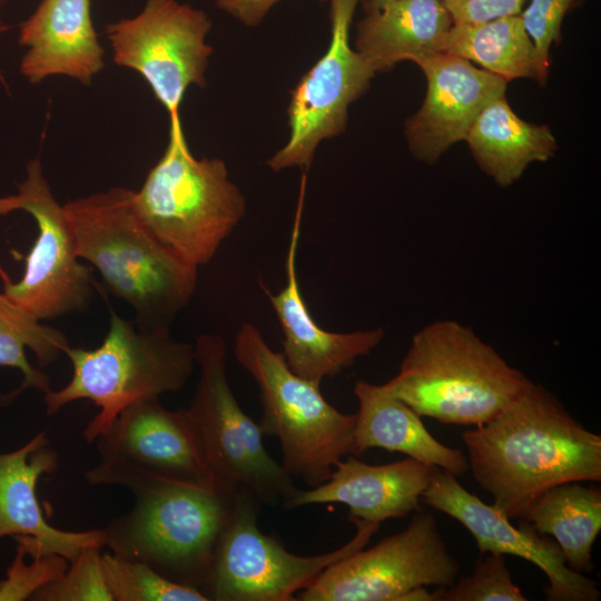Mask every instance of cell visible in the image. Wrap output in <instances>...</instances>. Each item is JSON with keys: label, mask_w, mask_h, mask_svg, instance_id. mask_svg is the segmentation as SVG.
<instances>
[{"label": "cell", "mask_w": 601, "mask_h": 601, "mask_svg": "<svg viewBox=\"0 0 601 601\" xmlns=\"http://www.w3.org/2000/svg\"><path fill=\"white\" fill-rule=\"evenodd\" d=\"M465 140L479 167L501 187L511 186L530 164L549 160L558 149L550 128L521 119L504 95L485 106Z\"/></svg>", "instance_id": "cell-23"}, {"label": "cell", "mask_w": 601, "mask_h": 601, "mask_svg": "<svg viewBox=\"0 0 601 601\" xmlns=\"http://www.w3.org/2000/svg\"><path fill=\"white\" fill-rule=\"evenodd\" d=\"M262 502L242 490L219 536L208 583V601H292L326 568L365 548L380 523L349 519L354 536L338 549L297 555L258 526Z\"/></svg>", "instance_id": "cell-9"}, {"label": "cell", "mask_w": 601, "mask_h": 601, "mask_svg": "<svg viewBox=\"0 0 601 601\" xmlns=\"http://www.w3.org/2000/svg\"><path fill=\"white\" fill-rule=\"evenodd\" d=\"M453 21L443 0H394L357 24L355 50L374 69L442 53Z\"/></svg>", "instance_id": "cell-22"}, {"label": "cell", "mask_w": 601, "mask_h": 601, "mask_svg": "<svg viewBox=\"0 0 601 601\" xmlns=\"http://www.w3.org/2000/svg\"><path fill=\"white\" fill-rule=\"evenodd\" d=\"M442 53L476 62L508 82L516 78L536 79L534 47L520 14L486 22L453 23Z\"/></svg>", "instance_id": "cell-25"}, {"label": "cell", "mask_w": 601, "mask_h": 601, "mask_svg": "<svg viewBox=\"0 0 601 601\" xmlns=\"http://www.w3.org/2000/svg\"><path fill=\"white\" fill-rule=\"evenodd\" d=\"M194 347L199 376L187 411L216 485L230 494L245 490L262 504L283 508L298 487L267 452L259 424L236 400L224 338L201 334Z\"/></svg>", "instance_id": "cell-8"}, {"label": "cell", "mask_w": 601, "mask_h": 601, "mask_svg": "<svg viewBox=\"0 0 601 601\" xmlns=\"http://www.w3.org/2000/svg\"><path fill=\"white\" fill-rule=\"evenodd\" d=\"M434 466L412 457L387 464H367L348 455L341 460L324 483L297 490L284 509L342 503L348 520L380 523L410 515L420 508Z\"/></svg>", "instance_id": "cell-19"}, {"label": "cell", "mask_w": 601, "mask_h": 601, "mask_svg": "<svg viewBox=\"0 0 601 601\" xmlns=\"http://www.w3.org/2000/svg\"><path fill=\"white\" fill-rule=\"evenodd\" d=\"M3 1H4V0H0V7L2 6ZM7 29H8V27L4 26V24L2 23V21L0 20V35H1L2 32H4ZM0 81H1L2 83L6 85L4 78H3V76L1 75V72H0Z\"/></svg>", "instance_id": "cell-35"}, {"label": "cell", "mask_w": 601, "mask_h": 601, "mask_svg": "<svg viewBox=\"0 0 601 601\" xmlns=\"http://www.w3.org/2000/svg\"><path fill=\"white\" fill-rule=\"evenodd\" d=\"M519 519L553 538L571 570L592 571V546L601 530L599 487L580 482L558 484L533 500Z\"/></svg>", "instance_id": "cell-24"}, {"label": "cell", "mask_w": 601, "mask_h": 601, "mask_svg": "<svg viewBox=\"0 0 601 601\" xmlns=\"http://www.w3.org/2000/svg\"><path fill=\"white\" fill-rule=\"evenodd\" d=\"M210 19L176 0H147L142 11L106 27L118 66L137 71L165 107L179 118L188 87H205L213 48L206 43Z\"/></svg>", "instance_id": "cell-13"}, {"label": "cell", "mask_w": 601, "mask_h": 601, "mask_svg": "<svg viewBox=\"0 0 601 601\" xmlns=\"http://www.w3.org/2000/svg\"><path fill=\"white\" fill-rule=\"evenodd\" d=\"M469 470L508 519L550 487L601 481V435L584 427L541 384L489 422L462 433Z\"/></svg>", "instance_id": "cell-1"}, {"label": "cell", "mask_w": 601, "mask_h": 601, "mask_svg": "<svg viewBox=\"0 0 601 601\" xmlns=\"http://www.w3.org/2000/svg\"><path fill=\"white\" fill-rule=\"evenodd\" d=\"M392 1H394V0H365L366 7L368 8V11L382 8L383 6H385V4H387V3L392 2Z\"/></svg>", "instance_id": "cell-34"}, {"label": "cell", "mask_w": 601, "mask_h": 601, "mask_svg": "<svg viewBox=\"0 0 601 601\" xmlns=\"http://www.w3.org/2000/svg\"><path fill=\"white\" fill-rule=\"evenodd\" d=\"M422 501L466 528L481 554L494 552L520 556L535 564L546 577L548 601H598L595 580L571 570L558 543L535 531L528 522L513 525L492 504L481 501L461 485L457 477L434 466Z\"/></svg>", "instance_id": "cell-15"}, {"label": "cell", "mask_w": 601, "mask_h": 601, "mask_svg": "<svg viewBox=\"0 0 601 601\" xmlns=\"http://www.w3.org/2000/svg\"><path fill=\"white\" fill-rule=\"evenodd\" d=\"M100 546H85L55 582L38 590L32 601H112L102 570Z\"/></svg>", "instance_id": "cell-28"}, {"label": "cell", "mask_w": 601, "mask_h": 601, "mask_svg": "<svg viewBox=\"0 0 601 601\" xmlns=\"http://www.w3.org/2000/svg\"><path fill=\"white\" fill-rule=\"evenodd\" d=\"M329 1V47L290 93L289 138L267 160L274 171L308 168L318 145L345 130L349 105L366 91L375 75L349 42V27L358 0Z\"/></svg>", "instance_id": "cell-14"}, {"label": "cell", "mask_w": 601, "mask_h": 601, "mask_svg": "<svg viewBox=\"0 0 601 601\" xmlns=\"http://www.w3.org/2000/svg\"><path fill=\"white\" fill-rule=\"evenodd\" d=\"M27 177L18 193L0 197V215L16 210L30 214L38 227L35 244L24 257L20 280L1 270L3 293L39 321H52L83 311L92 297L90 272L77 256L63 205L55 198L39 159L26 166Z\"/></svg>", "instance_id": "cell-12"}, {"label": "cell", "mask_w": 601, "mask_h": 601, "mask_svg": "<svg viewBox=\"0 0 601 601\" xmlns=\"http://www.w3.org/2000/svg\"><path fill=\"white\" fill-rule=\"evenodd\" d=\"M423 70L425 99L405 126L412 154L433 165L455 142L465 140L481 111L503 96L508 81L471 61L435 53L415 61Z\"/></svg>", "instance_id": "cell-16"}, {"label": "cell", "mask_w": 601, "mask_h": 601, "mask_svg": "<svg viewBox=\"0 0 601 601\" xmlns=\"http://www.w3.org/2000/svg\"><path fill=\"white\" fill-rule=\"evenodd\" d=\"M109 314V328L98 347L66 348L71 380L43 397L47 415L80 400L99 408L83 430L88 443L128 406L184 388L197 367L194 344L175 339L170 331L141 329L111 307Z\"/></svg>", "instance_id": "cell-4"}, {"label": "cell", "mask_w": 601, "mask_h": 601, "mask_svg": "<svg viewBox=\"0 0 601 601\" xmlns=\"http://www.w3.org/2000/svg\"><path fill=\"white\" fill-rule=\"evenodd\" d=\"M169 141L135 191L136 210L148 229L187 263L207 265L246 214V199L224 160L196 158L180 118L169 120Z\"/></svg>", "instance_id": "cell-5"}, {"label": "cell", "mask_w": 601, "mask_h": 601, "mask_svg": "<svg viewBox=\"0 0 601 601\" xmlns=\"http://www.w3.org/2000/svg\"><path fill=\"white\" fill-rule=\"evenodd\" d=\"M453 23H477L518 16L525 0H443Z\"/></svg>", "instance_id": "cell-32"}, {"label": "cell", "mask_w": 601, "mask_h": 601, "mask_svg": "<svg viewBox=\"0 0 601 601\" xmlns=\"http://www.w3.org/2000/svg\"><path fill=\"white\" fill-rule=\"evenodd\" d=\"M459 573L460 562L443 540L434 515L417 512L404 530L326 568L296 600L401 601L416 588H447Z\"/></svg>", "instance_id": "cell-11"}, {"label": "cell", "mask_w": 601, "mask_h": 601, "mask_svg": "<svg viewBox=\"0 0 601 601\" xmlns=\"http://www.w3.org/2000/svg\"><path fill=\"white\" fill-rule=\"evenodd\" d=\"M234 356L259 387L262 433L278 440L282 466L308 487L328 480L334 466L354 455L356 414H344L322 395L319 384L295 374L250 323L238 329Z\"/></svg>", "instance_id": "cell-7"}, {"label": "cell", "mask_w": 601, "mask_h": 601, "mask_svg": "<svg viewBox=\"0 0 601 601\" xmlns=\"http://www.w3.org/2000/svg\"><path fill=\"white\" fill-rule=\"evenodd\" d=\"M68 346V338L61 331L42 324L3 292L0 293V366L17 368L23 376L19 387L2 395L0 403L10 404L27 388H36L43 394L51 390L50 376L29 363L27 347L45 367L55 363Z\"/></svg>", "instance_id": "cell-26"}, {"label": "cell", "mask_w": 601, "mask_h": 601, "mask_svg": "<svg viewBox=\"0 0 601 601\" xmlns=\"http://www.w3.org/2000/svg\"><path fill=\"white\" fill-rule=\"evenodd\" d=\"M470 575L441 591L440 601H526L513 582L504 554L487 552Z\"/></svg>", "instance_id": "cell-29"}, {"label": "cell", "mask_w": 601, "mask_h": 601, "mask_svg": "<svg viewBox=\"0 0 601 601\" xmlns=\"http://www.w3.org/2000/svg\"><path fill=\"white\" fill-rule=\"evenodd\" d=\"M358 401L355 421L354 455L368 449L400 452L427 465L460 477L469 472V462L460 449L439 442L421 416L382 385L366 381L354 384Z\"/></svg>", "instance_id": "cell-21"}, {"label": "cell", "mask_w": 601, "mask_h": 601, "mask_svg": "<svg viewBox=\"0 0 601 601\" xmlns=\"http://www.w3.org/2000/svg\"><path fill=\"white\" fill-rule=\"evenodd\" d=\"M32 561H24L26 552L17 544V554L0 581V601H24L45 585L58 580L68 569L69 560L60 554L29 553Z\"/></svg>", "instance_id": "cell-30"}, {"label": "cell", "mask_w": 601, "mask_h": 601, "mask_svg": "<svg viewBox=\"0 0 601 601\" xmlns=\"http://www.w3.org/2000/svg\"><path fill=\"white\" fill-rule=\"evenodd\" d=\"M303 181L305 184V179ZM304 184L285 260L286 284L276 294L266 293L284 335L282 354L287 365L298 376L321 385L324 378L339 374L359 357L368 355L383 341L385 332L382 327L329 332L311 315L296 268Z\"/></svg>", "instance_id": "cell-18"}, {"label": "cell", "mask_w": 601, "mask_h": 601, "mask_svg": "<svg viewBox=\"0 0 601 601\" xmlns=\"http://www.w3.org/2000/svg\"><path fill=\"white\" fill-rule=\"evenodd\" d=\"M96 441L100 460L85 472L91 485H119L131 493L159 482L219 490L187 408L168 410L159 398L135 403Z\"/></svg>", "instance_id": "cell-10"}, {"label": "cell", "mask_w": 601, "mask_h": 601, "mask_svg": "<svg viewBox=\"0 0 601 601\" xmlns=\"http://www.w3.org/2000/svg\"><path fill=\"white\" fill-rule=\"evenodd\" d=\"M19 43L28 47L20 71L32 85L62 75L88 86L105 66L90 0H42L21 23Z\"/></svg>", "instance_id": "cell-20"}, {"label": "cell", "mask_w": 601, "mask_h": 601, "mask_svg": "<svg viewBox=\"0 0 601 601\" xmlns=\"http://www.w3.org/2000/svg\"><path fill=\"white\" fill-rule=\"evenodd\" d=\"M132 494L131 510L102 529L105 546L204 593L236 493L159 482Z\"/></svg>", "instance_id": "cell-6"}, {"label": "cell", "mask_w": 601, "mask_h": 601, "mask_svg": "<svg viewBox=\"0 0 601 601\" xmlns=\"http://www.w3.org/2000/svg\"><path fill=\"white\" fill-rule=\"evenodd\" d=\"M532 383L471 327L439 319L413 335L397 374L383 386L421 417L479 426Z\"/></svg>", "instance_id": "cell-3"}, {"label": "cell", "mask_w": 601, "mask_h": 601, "mask_svg": "<svg viewBox=\"0 0 601 601\" xmlns=\"http://www.w3.org/2000/svg\"><path fill=\"white\" fill-rule=\"evenodd\" d=\"M577 0H532L520 14L535 51L536 79L545 83L549 72V52L553 42L560 39L564 16Z\"/></svg>", "instance_id": "cell-31"}, {"label": "cell", "mask_w": 601, "mask_h": 601, "mask_svg": "<svg viewBox=\"0 0 601 601\" xmlns=\"http://www.w3.org/2000/svg\"><path fill=\"white\" fill-rule=\"evenodd\" d=\"M58 461L45 431L0 453V539L14 538L26 554L55 553L70 562L85 546H105V534L102 529L65 531L46 520L36 489L42 475L58 469Z\"/></svg>", "instance_id": "cell-17"}, {"label": "cell", "mask_w": 601, "mask_h": 601, "mask_svg": "<svg viewBox=\"0 0 601 601\" xmlns=\"http://www.w3.org/2000/svg\"><path fill=\"white\" fill-rule=\"evenodd\" d=\"M279 0H216V6L245 26L255 27ZM326 1V0H321Z\"/></svg>", "instance_id": "cell-33"}, {"label": "cell", "mask_w": 601, "mask_h": 601, "mask_svg": "<svg viewBox=\"0 0 601 601\" xmlns=\"http://www.w3.org/2000/svg\"><path fill=\"white\" fill-rule=\"evenodd\" d=\"M63 209L77 256L132 308L136 325L170 331L195 293L198 268L148 229L136 210L135 191L112 187L68 201Z\"/></svg>", "instance_id": "cell-2"}, {"label": "cell", "mask_w": 601, "mask_h": 601, "mask_svg": "<svg viewBox=\"0 0 601 601\" xmlns=\"http://www.w3.org/2000/svg\"><path fill=\"white\" fill-rule=\"evenodd\" d=\"M102 570L112 601H208L194 587L174 582L147 564L102 553Z\"/></svg>", "instance_id": "cell-27"}]
</instances>
